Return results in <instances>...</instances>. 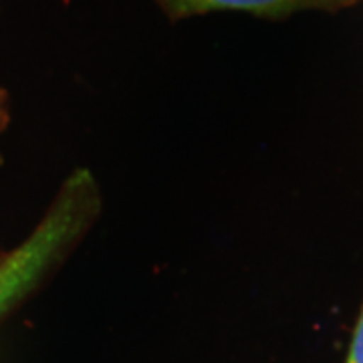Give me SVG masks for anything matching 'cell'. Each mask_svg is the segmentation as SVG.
Returning <instances> with one entry per match:
<instances>
[{
	"label": "cell",
	"mask_w": 363,
	"mask_h": 363,
	"mask_svg": "<svg viewBox=\"0 0 363 363\" xmlns=\"http://www.w3.org/2000/svg\"><path fill=\"white\" fill-rule=\"evenodd\" d=\"M0 121H2V101H0Z\"/></svg>",
	"instance_id": "obj_4"
},
{
	"label": "cell",
	"mask_w": 363,
	"mask_h": 363,
	"mask_svg": "<svg viewBox=\"0 0 363 363\" xmlns=\"http://www.w3.org/2000/svg\"><path fill=\"white\" fill-rule=\"evenodd\" d=\"M104 212V194L87 168L73 169L23 245L0 260V315L26 297L89 234Z\"/></svg>",
	"instance_id": "obj_1"
},
{
	"label": "cell",
	"mask_w": 363,
	"mask_h": 363,
	"mask_svg": "<svg viewBox=\"0 0 363 363\" xmlns=\"http://www.w3.org/2000/svg\"><path fill=\"white\" fill-rule=\"evenodd\" d=\"M345 363H363V305L359 309V317L351 335L350 351H347V359Z\"/></svg>",
	"instance_id": "obj_3"
},
{
	"label": "cell",
	"mask_w": 363,
	"mask_h": 363,
	"mask_svg": "<svg viewBox=\"0 0 363 363\" xmlns=\"http://www.w3.org/2000/svg\"><path fill=\"white\" fill-rule=\"evenodd\" d=\"M157 9L166 14L169 23H180L192 16L212 13H247L283 23L297 13H329L337 14L357 6L362 0H154Z\"/></svg>",
	"instance_id": "obj_2"
}]
</instances>
